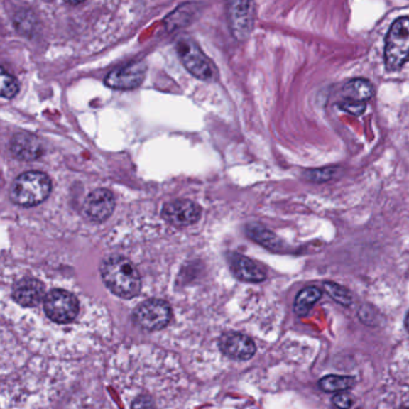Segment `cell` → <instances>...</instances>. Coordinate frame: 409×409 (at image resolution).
I'll return each instance as SVG.
<instances>
[{
  "label": "cell",
  "mask_w": 409,
  "mask_h": 409,
  "mask_svg": "<svg viewBox=\"0 0 409 409\" xmlns=\"http://www.w3.org/2000/svg\"><path fill=\"white\" fill-rule=\"evenodd\" d=\"M104 285L113 294L123 299L137 297L142 290V280L131 261L123 256L113 255L104 258L100 266Z\"/></svg>",
  "instance_id": "cell-1"
},
{
  "label": "cell",
  "mask_w": 409,
  "mask_h": 409,
  "mask_svg": "<svg viewBox=\"0 0 409 409\" xmlns=\"http://www.w3.org/2000/svg\"><path fill=\"white\" fill-rule=\"evenodd\" d=\"M52 191L50 177L40 170L24 172L16 178L9 196L12 203L20 207H35L43 203Z\"/></svg>",
  "instance_id": "cell-2"
},
{
  "label": "cell",
  "mask_w": 409,
  "mask_h": 409,
  "mask_svg": "<svg viewBox=\"0 0 409 409\" xmlns=\"http://www.w3.org/2000/svg\"><path fill=\"white\" fill-rule=\"evenodd\" d=\"M384 60L388 71L401 69L409 62V18L401 17L395 21L386 35Z\"/></svg>",
  "instance_id": "cell-3"
},
{
  "label": "cell",
  "mask_w": 409,
  "mask_h": 409,
  "mask_svg": "<svg viewBox=\"0 0 409 409\" xmlns=\"http://www.w3.org/2000/svg\"><path fill=\"white\" fill-rule=\"evenodd\" d=\"M175 48L180 62L190 74L202 81L212 82L215 78L217 71L195 40L182 36L178 40Z\"/></svg>",
  "instance_id": "cell-4"
},
{
  "label": "cell",
  "mask_w": 409,
  "mask_h": 409,
  "mask_svg": "<svg viewBox=\"0 0 409 409\" xmlns=\"http://www.w3.org/2000/svg\"><path fill=\"white\" fill-rule=\"evenodd\" d=\"M43 309L50 322L65 325L77 320L81 306L74 293L62 288H55L47 293L43 301Z\"/></svg>",
  "instance_id": "cell-5"
},
{
  "label": "cell",
  "mask_w": 409,
  "mask_h": 409,
  "mask_svg": "<svg viewBox=\"0 0 409 409\" xmlns=\"http://www.w3.org/2000/svg\"><path fill=\"white\" fill-rule=\"evenodd\" d=\"M172 318V310L167 301L161 299H148L137 306L135 320L142 328L156 332L165 328Z\"/></svg>",
  "instance_id": "cell-6"
},
{
  "label": "cell",
  "mask_w": 409,
  "mask_h": 409,
  "mask_svg": "<svg viewBox=\"0 0 409 409\" xmlns=\"http://www.w3.org/2000/svg\"><path fill=\"white\" fill-rule=\"evenodd\" d=\"M147 65L144 62H133L126 65L120 66L112 70L107 77L104 78V83L109 88L118 90H130L138 88L146 78Z\"/></svg>",
  "instance_id": "cell-7"
},
{
  "label": "cell",
  "mask_w": 409,
  "mask_h": 409,
  "mask_svg": "<svg viewBox=\"0 0 409 409\" xmlns=\"http://www.w3.org/2000/svg\"><path fill=\"white\" fill-rule=\"evenodd\" d=\"M227 15L233 35L240 41L246 40L255 22V4L250 1H232L228 4Z\"/></svg>",
  "instance_id": "cell-8"
},
{
  "label": "cell",
  "mask_w": 409,
  "mask_h": 409,
  "mask_svg": "<svg viewBox=\"0 0 409 409\" xmlns=\"http://www.w3.org/2000/svg\"><path fill=\"white\" fill-rule=\"evenodd\" d=\"M116 208V198L109 190L97 189L89 193L83 203V215L94 222L107 220Z\"/></svg>",
  "instance_id": "cell-9"
},
{
  "label": "cell",
  "mask_w": 409,
  "mask_h": 409,
  "mask_svg": "<svg viewBox=\"0 0 409 409\" xmlns=\"http://www.w3.org/2000/svg\"><path fill=\"white\" fill-rule=\"evenodd\" d=\"M201 217V207L189 200H175L163 205V219L177 227L196 224Z\"/></svg>",
  "instance_id": "cell-10"
},
{
  "label": "cell",
  "mask_w": 409,
  "mask_h": 409,
  "mask_svg": "<svg viewBox=\"0 0 409 409\" xmlns=\"http://www.w3.org/2000/svg\"><path fill=\"white\" fill-rule=\"evenodd\" d=\"M12 299L22 307H36L43 304L46 288L43 282L35 278H23L12 287Z\"/></svg>",
  "instance_id": "cell-11"
},
{
  "label": "cell",
  "mask_w": 409,
  "mask_h": 409,
  "mask_svg": "<svg viewBox=\"0 0 409 409\" xmlns=\"http://www.w3.org/2000/svg\"><path fill=\"white\" fill-rule=\"evenodd\" d=\"M219 346L224 355L234 360H250L256 353L255 342L240 332L224 334Z\"/></svg>",
  "instance_id": "cell-12"
},
{
  "label": "cell",
  "mask_w": 409,
  "mask_h": 409,
  "mask_svg": "<svg viewBox=\"0 0 409 409\" xmlns=\"http://www.w3.org/2000/svg\"><path fill=\"white\" fill-rule=\"evenodd\" d=\"M10 151L17 160L34 161L45 153V147L38 136L28 132H17L10 141Z\"/></svg>",
  "instance_id": "cell-13"
},
{
  "label": "cell",
  "mask_w": 409,
  "mask_h": 409,
  "mask_svg": "<svg viewBox=\"0 0 409 409\" xmlns=\"http://www.w3.org/2000/svg\"><path fill=\"white\" fill-rule=\"evenodd\" d=\"M229 266L236 278L245 282H262L266 280V274L262 266L255 261L247 258L239 253L229 256Z\"/></svg>",
  "instance_id": "cell-14"
},
{
  "label": "cell",
  "mask_w": 409,
  "mask_h": 409,
  "mask_svg": "<svg viewBox=\"0 0 409 409\" xmlns=\"http://www.w3.org/2000/svg\"><path fill=\"white\" fill-rule=\"evenodd\" d=\"M246 233L247 236L255 240L256 243H258L271 251L281 252L285 250V243L275 233L271 232V229H268L258 222L247 224Z\"/></svg>",
  "instance_id": "cell-15"
},
{
  "label": "cell",
  "mask_w": 409,
  "mask_h": 409,
  "mask_svg": "<svg viewBox=\"0 0 409 409\" xmlns=\"http://www.w3.org/2000/svg\"><path fill=\"white\" fill-rule=\"evenodd\" d=\"M344 95L347 100L359 101L366 104V101L371 100L375 95V88L370 81L364 78H355L344 85Z\"/></svg>",
  "instance_id": "cell-16"
},
{
  "label": "cell",
  "mask_w": 409,
  "mask_h": 409,
  "mask_svg": "<svg viewBox=\"0 0 409 409\" xmlns=\"http://www.w3.org/2000/svg\"><path fill=\"white\" fill-rule=\"evenodd\" d=\"M321 297L322 292L317 287H306L295 298L294 311L299 316H305Z\"/></svg>",
  "instance_id": "cell-17"
},
{
  "label": "cell",
  "mask_w": 409,
  "mask_h": 409,
  "mask_svg": "<svg viewBox=\"0 0 409 409\" xmlns=\"http://www.w3.org/2000/svg\"><path fill=\"white\" fill-rule=\"evenodd\" d=\"M355 384L354 378L346 377V376H325L321 379L320 386L327 393H344L346 390L351 389Z\"/></svg>",
  "instance_id": "cell-18"
},
{
  "label": "cell",
  "mask_w": 409,
  "mask_h": 409,
  "mask_svg": "<svg viewBox=\"0 0 409 409\" xmlns=\"http://www.w3.org/2000/svg\"><path fill=\"white\" fill-rule=\"evenodd\" d=\"M325 290L336 302H339L341 305L349 306L353 301L351 293L344 287L337 285L335 282L325 283Z\"/></svg>",
  "instance_id": "cell-19"
},
{
  "label": "cell",
  "mask_w": 409,
  "mask_h": 409,
  "mask_svg": "<svg viewBox=\"0 0 409 409\" xmlns=\"http://www.w3.org/2000/svg\"><path fill=\"white\" fill-rule=\"evenodd\" d=\"M20 90V84L12 75L8 74L4 69L1 70V97L4 99L15 97Z\"/></svg>",
  "instance_id": "cell-20"
},
{
  "label": "cell",
  "mask_w": 409,
  "mask_h": 409,
  "mask_svg": "<svg viewBox=\"0 0 409 409\" xmlns=\"http://www.w3.org/2000/svg\"><path fill=\"white\" fill-rule=\"evenodd\" d=\"M378 409H409V391L394 395L390 394L386 398V401L381 403Z\"/></svg>",
  "instance_id": "cell-21"
},
{
  "label": "cell",
  "mask_w": 409,
  "mask_h": 409,
  "mask_svg": "<svg viewBox=\"0 0 409 409\" xmlns=\"http://www.w3.org/2000/svg\"><path fill=\"white\" fill-rule=\"evenodd\" d=\"M339 168L337 167H325V168H317V170H307L305 178L309 182H325L332 180L335 177Z\"/></svg>",
  "instance_id": "cell-22"
},
{
  "label": "cell",
  "mask_w": 409,
  "mask_h": 409,
  "mask_svg": "<svg viewBox=\"0 0 409 409\" xmlns=\"http://www.w3.org/2000/svg\"><path fill=\"white\" fill-rule=\"evenodd\" d=\"M398 370L400 371V375L409 382V342L402 346L401 349L398 353Z\"/></svg>",
  "instance_id": "cell-23"
},
{
  "label": "cell",
  "mask_w": 409,
  "mask_h": 409,
  "mask_svg": "<svg viewBox=\"0 0 409 409\" xmlns=\"http://www.w3.org/2000/svg\"><path fill=\"white\" fill-rule=\"evenodd\" d=\"M341 109H344V112L349 113L351 116H363L364 112L366 111V104L365 102H359V101L347 100L344 99L339 104Z\"/></svg>",
  "instance_id": "cell-24"
},
{
  "label": "cell",
  "mask_w": 409,
  "mask_h": 409,
  "mask_svg": "<svg viewBox=\"0 0 409 409\" xmlns=\"http://www.w3.org/2000/svg\"><path fill=\"white\" fill-rule=\"evenodd\" d=\"M332 403L337 408L348 409L351 408V405H353V400H351V395H348L347 393H339L332 398Z\"/></svg>",
  "instance_id": "cell-25"
},
{
  "label": "cell",
  "mask_w": 409,
  "mask_h": 409,
  "mask_svg": "<svg viewBox=\"0 0 409 409\" xmlns=\"http://www.w3.org/2000/svg\"><path fill=\"white\" fill-rule=\"evenodd\" d=\"M132 409H155L154 402L151 398H139L132 403Z\"/></svg>",
  "instance_id": "cell-26"
},
{
  "label": "cell",
  "mask_w": 409,
  "mask_h": 409,
  "mask_svg": "<svg viewBox=\"0 0 409 409\" xmlns=\"http://www.w3.org/2000/svg\"><path fill=\"white\" fill-rule=\"evenodd\" d=\"M405 328H407V330L409 332V312L408 315H407V318H405Z\"/></svg>",
  "instance_id": "cell-27"
}]
</instances>
